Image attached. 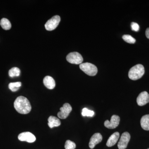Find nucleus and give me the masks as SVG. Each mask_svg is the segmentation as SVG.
I'll return each instance as SVG.
<instances>
[{
  "label": "nucleus",
  "instance_id": "obj_20",
  "mask_svg": "<svg viewBox=\"0 0 149 149\" xmlns=\"http://www.w3.org/2000/svg\"><path fill=\"white\" fill-rule=\"evenodd\" d=\"M76 148V145L74 142L67 140L65 142V149H74Z\"/></svg>",
  "mask_w": 149,
  "mask_h": 149
},
{
  "label": "nucleus",
  "instance_id": "obj_16",
  "mask_svg": "<svg viewBox=\"0 0 149 149\" xmlns=\"http://www.w3.org/2000/svg\"><path fill=\"white\" fill-rule=\"evenodd\" d=\"M1 27L3 29L7 30L10 29L11 27V24L10 22L7 19L3 18L1 19L0 22Z\"/></svg>",
  "mask_w": 149,
  "mask_h": 149
},
{
  "label": "nucleus",
  "instance_id": "obj_24",
  "mask_svg": "<svg viewBox=\"0 0 149 149\" xmlns=\"http://www.w3.org/2000/svg\"><path fill=\"white\" fill-rule=\"evenodd\" d=\"M148 149H149V148H148Z\"/></svg>",
  "mask_w": 149,
  "mask_h": 149
},
{
  "label": "nucleus",
  "instance_id": "obj_1",
  "mask_svg": "<svg viewBox=\"0 0 149 149\" xmlns=\"http://www.w3.org/2000/svg\"><path fill=\"white\" fill-rule=\"evenodd\" d=\"M15 109L19 113L27 114L32 109L31 104L28 99L23 96L17 97L14 103Z\"/></svg>",
  "mask_w": 149,
  "mask_h": 149
},
{
  "label": "nucleus",
  "instance_id": "obj_2",
  "mask_svg": "<svg viewBox=\"0 0 149 149\" xmlns=\"http://www.w3.org/2000/svg\"><path fill=\"white\" fill-rule=\"evenodd\" d=\"M145 73V68L141 64H137L130 68L128 72V77L131 80H139Z\"/></svg>",
  "mask_w": 149,
  "mask_h": 149
},
{
  "label": "nucleus",
  "instance_id": "obj_21",
  "mask_svg": "<svg viewBox=\"0 0 149 149\" xmlns=\"http://www.w3.org/2000/svg\"><path fill=\"white\" fill-rule=\"evenodd\" d=\"M95 113L93 111L88 109L86 108L83 109L82 110V114L83 116H91L92 117L94 115Z\"/></svg>",
  "mask_w": 149,
  "mask_h": 149
},
{
  "label": "nucleus",
  "instance_id": "obj_10",
  "mask_svg": "<svg viewBox=\"0 0 149 149\" xmlns=\"http://www.w3.org/2000/svg\"><path fill=\"white\" fill-rule=\"evenodd\" d=\"M149 102V94L146 91L139 94L137 98V103L140 106H143Z\"/></svg>",
  "mask_w": 149,
  "mask_h": 149
},
{
  "label": "nucleus",
  "instance_id": "obj_9",
  "mask_svg": "<svg viewBox=\"0 0 149 149\" xmlns=\"http://www.w3.org/2000/svg\"><path fill=\"white\" fill-rule=\"evenodd\" d=\"M18 139L21 141H26L28 143H32L36 140V137L32 133L29 132H23L18 135Z\"/></svg>",
  "mask_w": 149,
  "mask_h": 149
},
{
  "label": "nucleus",
  "instance_id": "obj_13",
  "mask_svg": "<svg viewBox=\"0 0 149 149\" xmlns=\"http://www.w3.org/2000/svg\"><path fill=\"white\" fill-rule=\"evenodd\" d=\"M119 136L120 134L118 132H115L112 134L107 142V146L111 147L114 146L118 141Z\"/></svg>",
  "mask_w": 149,
  "mask_h": 149
},
{
  "label": "nucleus",
  "instance_id": "obj_7",
  "mask_svg": "<svg viewBox=\"0 0 149 149\" xmlns=\"http://www.w3.org/2000/svg\"><path fill=\"white\" fill-rule=\"evenodd\" d=\"M130 134L128 132H125L123 133L118 144V149H126L130 141Z\"/></svg>",
  "mask_w": 149,
  "mask_h": 149
},
{
  "label": "nucleus",
  "instance_id": "obj_12",
  "mask_svg": "<svg viewBox=\"0 0 149 149\" xmlns=\"http://www.w3.org/2000/svg\"><path fill=\"white\" fill-rule=\"evenodd\" d=\"M43 83L46 88L50 90L53 89L56 86V83L54 78L50 76H47L43 80Z\"/></svg>",
  "mask_w": 149,
  "mask_h": 149
},
{
  "label": "nucleus",
  "instance_id": "obj_17",
  "mask_svg": "<svg viewBox=\"0 0 149 149\" xmlns=\"http://www.w3.org/2000/svg\"><path fill=\"white\" fill-rule=\"evenodd\" d=\"M20 70L18 68H12L9 70V75L10 77H18L20 75Z\"/></svg>",
  "mask_w": 149,
  "mask_h": 149
},
{
  "label": "nucleus",
  "instance_id": "obj_8",
  "mask_svg": "<svg viewBox=\"0 0 149 149\" xmlns=\"http://www.w3.org/2000/svg\"><path fill=\"white\" fill-rule=\"evenodd\" d=\"M120 122V117L116 115L111 116L110 121L106 120L104 123V125L106 128L109 129H114L118 126Z\"/></svg>",
  "mask_w": 149,
  "mask_h": 149
},
{
  "label": "nucleus",
  "instance_id": "obj_5",
  "mask_svg": "<svg viewBox=\"0 0 149 149\" xmlns=\"http://www.w3.org/2000/svg\"><path fill=\"white\" fill-rule=\"evenodd\" d=\"M61 21L60 17L55 15L48 20L45 24L46 29L48 31H52L56 29Z\"/></svg>",
  "mask_w": 149,
  "mask_h": 149
},
{
  "label": "nucleus",
  "instance_id": "obj_6",
  "mask_svg": "<svg viewBox=\"0 0 149 149\" xmlns=\"http://www.w3.org/2000/svg\"><path fill=\"white\" fill-rule=\"evenodd\" d=\"M60 110V111L58 113V116L61 119H65L72 111V108L70 104L65 103L63 105V106L61 107Z\"/></svg>",
  "mask_w": 149,
  "mask_h": 149
},
{
  "label": "nucleus",
  "instance_id": "obj_15",
  "mask_svg": "<svg viewBox=\"0 0 149 149\" xmlns=\"http://www.w3.org/2000/svg\"><path fill=\"white\" fill-rule=\"evenodd\" d=\"M141 127L144 130H149V114L145 115L141 120Z\"/></svg>",
  "mask_w": 149,
  "mask_h": 149
},
{
  "label": "nucleus",
  "instance_id": "obj_23",
  "mask_svg": "<svg viewBox=\"0 0 149 149\" xmlns=\"http://www.w3.org/2000/svg\"><path fill=\"white\" fill-rule=\"evenodd\" d=\"M146 35L147 38L149 39V28H147L146 30Z\"/></svg>",
  "mask_w": 149,
  "mask_h": 149
},
{
  "label": "nucleus",
  "instance_id": "obj_11",
  "mask_svg": "<svg viewBox=\"0 0 149 149\" xmlns=\"http://www.w3.org/2000/svg\"><path fill=\"white\" fill-rule=\"evenodd\" d=\"M102 140V136L100 133H95L91 137L89 146L91 149H93L95 146L96 145L101 142Z\"/></svg>",
  "mask_w": 149,
  "mask_h": 149
},
{
  "label": "nucleus",
  "instance_id": "obj_14",
  "mask_svg": "<svg viewBox=\"0 0 149 149\" xmlns=\"http://www.w3.org/2000/svg\"><path fill=\"white\" fill-rule=\"evenodd\" d=\"M48 125L50 128L58 127L61 125V121L57 118L54 116H49L48 118Z\"/></svg>",
  "mask_w": 149,
  "mask_h": 149
},
{
  "label": "nucleus",
  "instance_id": "obj_18",
  "mask_svg": "<svg viewBox=\"0 0 149 149\" xmlns=\"http://www.w3.org/2000/svg\"><path fill=\"white\" fill-rule=\"evenodd\" d=\"M21 83L20 82L11 83L8 85V88L12 92H16L21 87Z\"/></svg>",
  "mask_w": 149,
  "mask_h": 149
},
{
  "label": "nucleus",
  "instance_id": "obj_4",
  "mask_svg": "<svg viewBox=\"0 0 149 149\" xmlns=\"http://www.w3.org/2000/svg\"><path fill=\"white\" fill-rule=\"evenodd\" d=\"M66 60L70 63L80 64L83 63V59L81 55L77 52L70 53L66 56Z\"/></svg>",
  "mask_w": 149,
  "mask_h": 149
},
{
  "label": "nucleus",
  "instance_id": "obj_19",
  "mask_svg": "<svg viewBox=\"0 0 149 149\" xmlns=\"http://www.w3.org/2000/svg\"><path fill=\"white\" fill-rule=\"evenodd\" d=\"M122 38L125 42L130 44H134L136 42V39L130 35H124L123 36Z\"/></svg>",
  "mask_w": 149,
  "mask_h": 149
},
{
  "label": "nucleus",
  "instance_id": "obj_22",
  "mask_svg": "<svg viewBox=\"0 0 149 149\" xmlns=\"http://www.w3.org/2000/svg\"><path fill=\"white\" fill-rule=\"evenodd\" d=\"M131 29L135 32H138L140 29L139 24L136 22H132L131 23Z\"/></svg>",
  "mask_w": 149,
  "mask_h": 149
},
{
  "label": "nucleus",
  "instance_id": "obj_3",
  "mask_svg": "<svg viewBox=\"0 0 149 149\" xmlns=\"http://www.w3.org/2000/svg\"><path fill=\"white\" fill-rule=\"evenodd\" d=\"M80 69L89 76H95L97 73V68L95 65L90 63H85L80 65Z\"/></svg>",
  "mask_w": 149,
  "mask_h": 149
}]
</instances>
